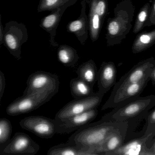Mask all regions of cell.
Listing matches in <instances>:
<instances>
[{
  "label": "cell",
  "instance_id": "1",
  "mask_svg": "<svg viewBox=\"0 0 155 155\" xmlns=\"http://www.w3.org/2000/svg\"><path fill=\"white\" fill-rule=\"evenodd\" d=\"M127 122L103 121L100 120L77 130L69 138L68 142L90 150L96 155H98V149L107 138Z\"/></svg>",
  "mask_w": 155,
  "mask_h": 155
},
{
  "label": "cell",
  "instance_id": "2",
  "mask_svg": "<svg viewBox=\"0 0 155 155\" xmlns=\"http://www.w3.org/2000/svg\"><path fill=\"white\" fill-rule=\"evenodd\" d=\"M155 105V95L136 97L114 108L101 119L103 121L127 122L138 120L147 116Z\"/></svg>",
  "mask_w": 155,
  "mask_h": 155
},
{
  "label": "cell",
  "instance_id": "3",
  "mask_svg": "<svg viewBox=\"0 0 155 155\" xmlns=\"http://www.w3.org/2000/svg\"><path fill=\"white\" fill-rule=\"evenodd\" d=\"M53 97V95L45 92L23 94L8 106L6 112L11 116H19L29 113L49 101Z\"/></svg>",
  "mask_w": 155,
  "mask_h": 155
},
{
  "label": "cell",
  "instance_id": "4",
  "mask_svg": "<svg viewBox=\"0 0 155 155\" xmlns=\"http://www.w3.org/2000/svg\"><path fill=\"white\" fill-rule=\"evenodd\" d=\"M28 38V30L22 23L11 21L4 27V45L17 59L21 58V47Z\"/></svg>",
  "mask_w": 155,
  "mask_h": 155
},
{
  "label": "cell",
  "instance_id": "5",
  "mask_svg": "<svg viewBox=\"0 0 155 155\" xmlns=\"http://www.w3.org/2000/svg\"><path fill=\"white\" fill-rule=\"evenodd\" d=\"M27 85L23 94L45 92L54 96L59 91V79L57 74L40 71L30 75L27 80Z\"/></svg>",
  "mask_w": 155,
  "mask_h": 155
},
{
  "label": "cell",
  "instance_id": "6",
  "mask_svg": "<svg viewBox=\"0 0 155 155\" xmlns=\"http://www.w3.org/2000/svg\"><path fill=\"white\" fill-rule=\"evenodd\" d=\"M104 96L98 91L87 97L75 99L66 104L57 112L55 120H60L67 118L96 108L100 105Z\"/></svg>",
  "mask_w": 155,
  "mask_h": 155
},
{
  "label": "cell",
  "instance_id": "7",
  "mask_svg": "<svg viewBox=\"0 0 155 155\" xmlns=\"http://www.w3.org/2000/svg\"><path fill=\"white\" fill-rule=\"evenodd\" d=\"M150 81V78H149L138 83L127 84L115 90H112L101 110L114 108L130 100L139 97Z\"/></svg>",
  "mask_w": 155,
  "mask_h": 155
},
{
  "label": "cell",
  "instance_id": "8",
  "mask_svg": "<svg viewBox=\"0 0 155 155\" xmlns=\"http://www.w3.org/2000/svg\"><path fill=\"white\" fill-rule=\"evenodd\" d=\"M21 127L42 138L50 139L57 133L56 120L41 116L26 117L20 121Z\"/></svg>",
  "mask_w": 155,
  "mask_h": 155
},
{
  "label": "cell",
  "instance_id": "9",
  "mask_svg": "<svg viewBox=\"0 0 155 155\" xmlns=\"http://www.w3.org/2000/svg\"><path fill=\"white\" fill-rule=\"evenodd\" d=\"M155 66V59L150 58L140 61L120 78L113 87V90L127 84L138 83L150 77Z\"/></svg>",
  "mask_w": 155,
  "mask_h": 155
},
{
  "label": "cell",
  "instance_id": "10",
  "mask_svg": "<svg viewBox=\"0 0 155 155\" xmlns=\"http://www.w3.org/2000/svg\"><path fill=\"white\" fill-rule=\"evenodd\" d=\"M40 148L39 145L28 135L23 132H17L5 148L2 155H34L38 153Z\"/></svg>",
  "mask_w": 155,
  "mask_h": 155
},
{
  "label": "cell",
  "instance_id": "11",
  "mask_svg": "<svg viewBox=\"0 0 155 155\" xmlns=\"http://www.w3.org/2000/svg\"><path fill=\"white\" fill-rule=\"evenodd\" d=\"M98 114V110L96 108L81 114L56 120L57 133L68 134L76 131L83 126L91 123L97 117Z\"/></svg>",
  "mask_w": 155,
  "mask_h": 155
},
{
  "label": "cell",
  "instance_id": "12",
  "mask_svg": "<svg viewBox=\"0 0 155 155\" xmlns=\"http://www.w3.org/2000/svg\"><path fill=\"white\" fill-rule=\"evenodd\" d=\"M78 1L69 0L64 5L52 10L51 14L42 18L41 21L40 27L49 34L50 43L53 47L58 46V44L55 41V37L61 17L67 9L74 5Z\"/></svg>",
  "mask_w": 155,
  "mask_h": 155
},
{
  "label": "cell",
  "instance_id": "13",
  "mask_svg": "<svg viewBox=\"0 0 155 155\" xmlns=\"http://www.w3.org/2000/svg\"><path fill=\"white\" fill-rule=\"evenodd\" d=\"M155 134L145 133L142 137L130 140L123 144L116 150L110 152L109 155H151L147 147V142L152 138Z\"/></svg>",
  "mask_w": 155,
  "mask_h": 155
},
{
  "label": "cell",
  "instance_id": "14",
  "mask_svg": "<svg viewBox=\"0 0 155 155\" xmlns=\"http://www.w3.org/2000/svg\"><path fill=\"white\" fill-rule=\"evenodd\" d=\"M87 4V0H82L80 16L76 20L70 21L67 26V31L74 34L82 45L87 39L89 31V18L86 12Z\"/></svg>",
  "mask_w": 155,
  "mask_h": 155
},
{
  "label": "cell",
  "instance_id": "15",
  "mask_svg": "<svg viewBox=\"0 0 155 155\" xmlns=\"http://www.w3.org/2000/svg\"><path fill=\"white\" fill-rule=\"evenodd\" d=\"M117 70L113 62H103L98 70L99 92L105 95L117 83Z\"/></svg>",
  "mask_w": 155,
  "mask_h": 155
},
{
  "label": "cell",
  "instance_id": "16",
  "mask_svg": "<svg viewBox=\"0 0 155 155\" xmlns=\"http://www.w3.org/2000/svg\"><path fill=\"white\" fill-rule=\"evenodd\" d=\"M128 126V123L127 122L111 133L98 149V154L109 155L110 152L122 146L126 139Z\"/></svg>",
  "mask_w": 155,
  "mask_h": 155
},
{
  "label": "cell",
  "instance_id": "17",
  "mask_svg": "<svg viewBox=\"0 0 155 155\" xmlns=\"http://www.w3.org/2000/svg\"><path fill=\"white\" fill-rule=\"evenodd\" d=\"M47 154L48 155H96L90 150L68 142L51 147Z\"/></svg>",
  "mask_w": 155,
  "mask_h": 155
},
{
  "label": "cell",
  "instance_id": "18",
  "mask_svg": "<svg viewBox=\"0 0 155 155\" xmlns=\"http://www.w3.org/2000/svg\"><path fill=\"white\" fill-rule=\"evenodd\" d=\"M78 77L93 88L97 79L98 70L93 60H89L82 63L77 69Z\"/></svg>",
  "mask_w": 155,
  "mask_h": 155
},
{
  "label": "cell",
  "instance_id": "19",
  "mask_svg": "<svg viewBox=\"0 0 155 155\" xmlns=\"http://www.w3.org/2000/svg\"><path fill=\"white\" fill-rule=\"evenodd\" d=\"M57 56L59 61L65 67L68 68H74L80 58L77 50L66 44L59 47Z\"/></svg>",
  "mask_w": 155,
  "mask_h": 155
},
{
  "label": "cell",
  "instance_id": "20",
  "mask_svg": "<svg viewBox=\"0 0 155 155\" xmlns=\"http://www.w3.org/2000/svg\"><path fill=\"white\" fill-rule=\"evenodd\" d=\"M70 87L71 95L77 99L87 97L94 93L93 88L78 77L71 80Z\"/></svg>",
  "mask_w": 155,
  "mask_h": 155
},
{
  "label": "cell",
  "instance_id": "21",
  "mask_svg": "<svg viewBox=\"0 0 155 155\" xmlns=\"http://www.w3.org/2000/svg\"><path fill=\"white\" fill-rule=\"evenodd\" d=\"M155 42V29L140 34L134 41L132 47L133 53H137L145 50Z\"/></svg>",
  "mask_w": 155,
  "mask_h": 155
},
{
  "label": "cell",
  "instance_id": "22",
  "mask_svg": "<svg viewBox=\"0 0 155 155\" xmlns=\"http://www.w3.org/2000/svg\"><path fill=\"white\" fill-rule=\"evenodd\" d=\"M12 127L11 122L8 119L3 118L0 120V154L11 141Z\"/></svg>",
  "mask_w": 155,
  "mask_h": 155
},
{
  "label": "cell",
  "instance_id": "23",
  "mask_svg": "<svg viewBox=\"0 0 155 155\" xmlns=\"http://www.w3.org/2000/svg\"><path fill=\"white\" fill-rule=\"evenodd\" d=\"M89 24L91 39L95 41L98 38L102 24V18L95 12L89 13Z\"/></svg>",
  "mask_w": 155,
  "mask_h": 155
},
{
  "label": "cell",
  "instance_id": "24",
  "mask_svg": "<svg viewBox=\"0 0 155 155\" xmlns=\"http://www.w3.org/2000/svg\"><path fill=\"white\" fill-rule=\"evenodd\" d=\"M89 6V12L98 14L103 18L107 12V0H87Z\"/></svg>",
  "mask_w": 155,
  "mask_h": 155
},
{
  "label": "cell",
  "instance_id": "25",
  "mask_svg": "<svg viewBox=\"0 0 155 155\" xmlns=\"http://www.w3.org/2000/svg\"><path fill=\"white\" fill-rule=\"evenodd\" d=\"M69 0H40L38 7V12L52 11L67 3Z\"/></svg>",
  "mask_w": 155,
  "mask_h": 155
},
{
  "label": "cell",
  "instance_id": "26",
  "mask_svg": "<svg viewBox=\"0 0 155 155\" xmlns=\"http://www.w3.org/2000/svg\"><path fill=\"white\" fill-rule=\"evenodd\" d=\"M149 8V4L147 3L140 10L136 20L134 28V33H138L141 30L144 23L147 19Z\"/></svg>",
  "mask_w": 155,
  "mask_h": 155
},
{
  "label": "cell",
  "instance_id": "27",
  "mask_svg": "<svg viewBox=\"0 0 155 155\" xmlns=\"http://www.w3.org/2000/svg\"><path fill=\"white\" fill-rule=\"evenodd\" d=\"M123 23L120 19L116 18L109 21L107 26L108 37H113L118 35L122 30Z\"/></svg>",
  "mask_w": 155,
  "mask_h": 155
},
{
  "label": "cell",
  "instance_id": "28",
  "mask_svg": "<svg viewBox=\"0 0 155 155\" xmlns=\"http://www.w3.org/2000/svg\"><path fill=\"white\" fill-rule=\"evenodd\" d=\"M147 127L145 133L155 134V108L147 115Z\"/></svg>",
  "mask_w": 155,
  "mask_h": 155
},
{
  "label": "cell",
  "instance_id": "29",
  "mask_svg": "<svg viewBox=\"0 0 155 155\" xmlns=\"http://www.w3.org/2000/svg\"><path fill=\"white\" fill-rule=\"evenodd\" d=\"M6 87V79L4 73L0 71V97L1 99L3 97Z\"/></svg>",
  "mask_w": 155,
  "mask_h": 155
},
{
  "label": "cell",
  "instance_id": "30",
  "mask_svg": "<svg viewBox=\"0 0 155 155\" xmlns=\"http://www.w3.org/2000/svg\"><path fill=\"white\" fill-rule=\"evenodd\" d=\"M4 28L2 22V16L0 15V45L4 44Z\"/></svg>",
  "mask_w": 155,
  "mask_h": 155
},
{
  "label": "cell",
  "instance_id": "31",
  "mask_svg": "<svg viewBox=\"0 0 155 155\" xmlns=\"http://www.w3.org/2000/svg\"><path fill=\"white\" fill-rule=\"evenodd\" d=\"M150 19L151 23L154 24H155V0L154 3H153L152 10H151L150 17Z\"/></svg>",
  "mask_w": 155,
  "mask_h": 155
},
{
  "label": "cell",
  "instance_id": "32",
  "mask_svg": "<svg viewBox=\"0 0 155 155\" xmlns=\"http://www.w3.org/2000/svg\"><path fill=\"white\" fill-rule=\"evenodd\" d=\"M150 80L153 85H155V66L152 70V72L150 75Z\"/></svg>",
  "mask_w": 155,
  "mask_h": 155
},
{
  "label": "cell",
  "instance_id": "33",
  "mask_svg": "<svg viewBox=\"0 0 155 155\" xmlns=\"http://www.w3.org/2000/svg\"><path fill=\"white\" fill-rule=\"evenodd\" d=\"M149 149L150 150L152 155H155V139L154 141H153V143H152V146L149 148Z\"/></svg>",
  "mask_w": 155,
  "mask_h": 155
}]
</instances>
